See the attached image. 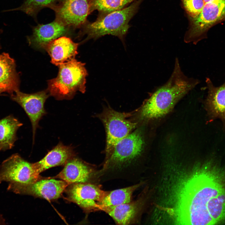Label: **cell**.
Instances as JSON below:
<instances>
[{"label":"cell","instance_id":"cell-22","mask_svg":"<svg viewBox=\"0 0 225 225\" xmlns=\"http://www.w3.org/2000/svg\"><path fill=\"white\" fill-rule=\"evenodd\" d=\"M136 0H89L91 13L97 10L98 14L106 13L122 9Z\"/></svg>","mask_w":225,"mask_h":225},{"label":"cell","instance_id":"cell-10","mask_svg":"<svg viewBox=\"0 0 225 225\" xmlns=\"http://www.w3.org/2000/svg\"><path fill=\"white\" fill-rule=\"evenodd\" d=\"M70 185L62 180L41 179L28 184L9 183L7 189L15 193L31 195L51 200L59 198Z\"/></svg>","mask_w":225,"mask_h":225},{"label":"cell","instance_id":"cell-9","mask_svg":"<svg viewBox=\"0 0 225 225\" xmlns=\"http://www.w3.org/2000/svg\"><path fill=\"white\" fill-rule=\"evenodd\" d=\"M67 193L68 200L87 212L100 211V206L108 191L91 182L72 184Z\"/></svg>","mask_w":225,"mask_h":225},{"label":"cell","instance_id":"cell-23","mask_svg":"<svg viewBox=\"0 0 225 225\" xmlns=\"http://www.w3.org/2000/svg\"><path fill=\"white\" fill-rule=\"evenodd\" d=\"M60 0H25L20 6L10 11H21L35 18L38 12L44 8H49L52 9Z\"/></svg>","mask_w":225,"mask_h":225},{"label":"cell","instance_id":"cell-7","mask_svg":"<svg viewBox=\"0 0 225 225\" xmlns=\"http://www.w3.org/2000/svg\"><path fill=\"white\" fill-rule=\"evenodd\" d=\"M130 113L117 112L105 108L99 117L103 122L106 133V157L111 152L115 145L132 132L137 122L129 118Z\"/></svg>","mask_w":225,"mask_h":225},{"label":"cell","instance_id":"cell-15","mask_svg":"<svg viewBox=\"0 0 225 225\" xmlns=\"http://www.w3.org/2000/svg\"><path fill=\"white\" fill-rule=\"evenodd\" d=\"M79 44L70 38L62 36L48 43L44 48L51 58V62L56 66L75 59Z\"/></svg>","mask_w":225,"mask_h":225},{"label":"cell","instance_id":"cell-3","mask_svg":"<svg viewBox=\"0 0 225 225\" xmlns=\"http://www.w3.org/2000/svg\"><path fill=\"white\" fill-rule=\"evenodd\" d=\"M145 141L139 129L119 141L106 157L102 169L97 172L98 180L123 179L132 180L137 159L143 152Z\"/></svg>","mask_w":225,"mask_h":225},{"label":"cell","instance_id":"cell-16","mask_svg":"<svg viewBox=\"0 0 225 225\" xmlns=\"http://www.w3.org/2000/svg\"><path fill=\"white\" fill-rule=\"evenodd\" d=\"M75 155V152L72 146L65 145L60 142L41 160L32 163V167L36 172L39 175L42 172L49 168L65 164Z\"/></svg>","mask_w":225,"mask_h":225},{"label":"cell","instance_id":"cell-19","mask_svg":"<svg viewBox=\"0 0 225 225\" xmlns=\"http://www.w3.org/2000/svg\"><path fill=\"white\" fill-rule=\"evenodd\" d=\"M142 206L141 200L138 199L118 206L106 208L103 211L119 225L135 223L138 220Z\"/></svg>","mask_w":225,"mask_h":225},{"label":"cell","instance_id":"cell-18","mask_svg":"<svg viewBox=\"0 0 225 225\" xmlns=\"http://www.w3.org/2000/svg\"><path fill=\"white\" fill-rule=\"evenodd\" d=\"M19 84L15 61L8 53L0 54V88L10 94L19 90Z\"/></svg>","mask_w":225,"mask_h":225},{"label":"cell","instance_id":"cell-17","mask_svg":"<svg viewBox=\"0 0 225 225\" xmlns=\"http://www.w3.org/2000/svg\"><path fill=\"white\" fill-rule=\"evenodd\" d=\"M206 82L208 91L205 103L208 114L211 118H219L225 123V82L216 87L209 78H206Z\"/></svg>","mask_w":225,"mask_h":225},{"label":"cell","instance_id":"cell-25","mask_svg":"<svg viewBox=\"0 0 225 225\" xmlns=\"http://www.w3.org/2000/svg\"><path fill=\"white\" fill-rule=\"evenodd\" d=\"M5 220L2 215L0 214V225L5 224Z\"/></svg>","mask_w":225,"mask_h":225},{"label":"cell","instance_id":"cell-27","mask_svg":"<svg viewBox=\"0 0 225 225\" xmlns=\"http://www.w3.org/2000/svg\"><path fill=\"white\" fill-rule=\"evenodd\" d=\"M3 92H4L2 89L0 88V95Z\"/></svg>","mask_w":225,"mask_h":225},{"label":"cell","instance_id":"cell-1","mask_svg":"<svg viewBox=\"0 0 225 225\" xmlns=\"http://www.w3.org/2000/svg\"><path fill=\"white\" fill-rule=\"evenodd\" d=\"M179 190L174 212L177 222L212 225L225 217V189L208 172H194Z\"/></svg>","mask_w":225,"mask_h":225},{"label":"cell","instance_id":"cell-14","mask_svg":"<svg viewBox=\"0 0 225 225\" xmlns=\"http://www.w3.org/2000/svg\"><path fill=\"white\" fill-rule=\"evenodd\" d=\"M93 169L80 159L74 157L65 164L62 170L55 177L71 184L88 182L96 178Z\"/></svg>","mask_w":225,"mask_h":225},{"label":"cell","instance_id":"cell-24","mask_svg":"<svg viewBox=\"0 0 225 225\" xmlns=\"http://www.w3.org/2000/svg\"><path fill=\"white\" fill-rule=\"evenodd\" d=\"M183 8L188 16L195 18L202 10L205 3L203 0H181Z\"/></svg>","mask_w":225,"mask_h":225},{"label":"cell","instance_id":"cell-13","mask_svg":"<svg viewBox=\"0 0 225 225\" xmlns=\"http://www.w3.org/2000/svg\"><path fill=\"white\" fill-rule=\"evenodd\" d=\"M70 28L55 19L46 24H39L33 28L32 34L28 38L29 43L35 47L44 48L52 41L64 36Z\"/></svg>","mask_w":225,"mask_h":225},{"label":"cell","instance_id":"cell-8","mask_svg":"<svg viewBox=\"0 0 225 225\" xmlns=\"http://www.w3.org/2000/svg\"><path fill=\"white\" fill-rule=\"evenodd\" d=\"M41 179L34 169L32 163L22 158L19 154H12L0 165V183L28 184Z\"/></svg>","mask_w":225,"mask_h":225},{"label":"cell","instance_id":"cell-12","mask_svg":"<svg viewBox=\"0 0 225 225\" xmlns=\"http://www.w3.org/2000/svg\"><path fill=\"white\" fill-rule=\"evenodd\" d=\"M10 95L11 99L23 108L30 120L34 143L39 122L47 113L44 104L49 94L47 90L31 94L24 93L18 90Z\"/></svg>","mask_w":225,"mask_h":225},{"label":"cell","instance_id":"cell-5","mask_svg":"<svg viewBox=\"0 0 225 225\" xmlns=\"http://www.w3.org/2000/svg\"><path fill=\"white\" fill-rule=\"evenodd\" d=\"M58 66L57 76L48 81L50 96L58 100H70L77 91L85 92L88 73L85 63L74 59Z\"/></svg>","mask_w":225,"mask_h":225},{"label":"cell","instance_id":"cell-2","mask_svg":"<svg viewBox=\"0 0 225 225\" xmlns=\"http://www.w3.org/2000/svg\"><path fill=\"white\" fill-rule=\"evenodd\" d=\"M199 82L198 80L184 73L178 58H176L173 71L168 81L158 87L140 108L138 112L140 119L151 120L166 115Z\"/></svg>","mask_w":225,"mask_h":225},{"label":"cell","instance_id":"cell-6","mask_svg":"<svg viewBox=\"0 0 225 225\" xmlns=\"http://www.w3.org/2000/svg\"><path fill=\"white\" fill-rule=\"evenodd\" d=\"M188 16L189 24L184 41L186 43L196 45L207 38L208 32L211 28L225 20V0L206 3L197 17Z\"/></svg>","mask_w":225,"mask_h":225},{"label":"cell","instance_id":"cell-28","mask_svg":"<svg viewBox=\"0 0 225 225\" xmlns=\"http://www.w3.org/2000/svg\"><path fill=\"white\" fill-rule=\"evenodd\" d=\"M1 30L0 29V33H1Z\"/></svg>","mask_w":225,"mask_h":225},{"label":"cell","instance_id":"cell-20","mask_svg":"<svg viewBox=\"0 0 225 225\" xmlns=\"http://www.w3.org/2000/svg\"><path fill=\"white\" fill-rule=\"evenodd\" d=\"M22 124L12 115L0 119V151L12 149L18 140L17 132Z\"/></svg>","mask_w":225,"mask_h":225},{"label":"cell","instance_id":"cell-26","mask_svg":"<svg viewBox=\"0 0 225 225\" xmlns=\"http://www.w3.org/2000/svg\"><path fill=\"white\" fill-rule=\"evenodd\" d=\"M217 0H203L205 4L207 3L212 2Z\"/></svg>","mask_w":225,"mask_h":225},{"label":"cell","instance_id":"cell-21","mask_svg":"<svg viewBox=\"0 0 225 225\" xmlns=\"http://www.w3.org/2000/svg\"><path fill=\"white\" fill-rule=\"evenodd\" d=\"M141 185V183H138L127 187L108 191L101 204L100 211H103L108 208L131 202L132 201L133 192Z\"/></svg>","mask_w":225,"mask_h":225},{"label":"cell","instance_id":"cell-4","mask_svg":"<svg viewBox=\"0 0 225 225\" xmlns=\"http://www.w3.org/2000/svg\"><path fill=\"white\" fill-rule=\"evenodd\" d=\"M143 0H136L121 9L98 14L96 20H88L80 28L79 36H87L85 40L96 39L106 35L118 38L123 42L130 26L129 23L138 12Z\"/></svg>","mask_w":225,"mask_h":225},{"label":"cell","instance_id":"cell-11","mask_svg":"<svg viewBox=\"0 0 225 225\" xmlns=\"http://www.w3.org/2000/svg\"><path fill=\"white\" fill-rule=\"evenodd\" d=\"M52 10L55 19L73 29L80 28L91 13L89 0H60Z\"/></svg>","mask_w":225,"mask_h":225}]
</instances>
